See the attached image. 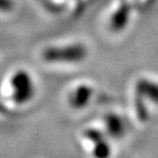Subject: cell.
<instances>
[{
	"label": "cell",
	"instance_id": "6da1fadb",
	"mask_svg": "<svg viewBox=\"0 0 158 158\" xmlns=\"http://www.w3.org/2000/svg\"><path fill=\"white\" fill-rule=\"evenodd\" d=\"M10 85L12 87V98L18 104H25L31 101L35 94L33 79L25 70H19L12 77Z\"/></svg>",
	"mask_w": 158,
	"mask_h": 158
},
{
	"label": "cell",
	"instance_id": "7a4b0ae2",
	"mask_svg": "<svg viewBox=\"0 0 158 158\" xmlns=\"http://www.w3.org/2000/svg\"><path fill=\"white\" fill-rule=\"evenodd\" d=\"M83 56V49L80 46H63V47H49L44 52L45 60L49 62L61 61H77Z\"/></svg>",
	"mask_w": 158,
	"mask_h": 158
}]
</instances>
